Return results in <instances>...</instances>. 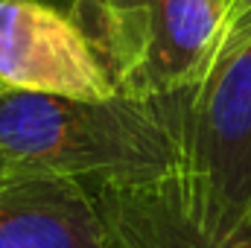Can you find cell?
<instances>
[{"label":"cell","instance_id":"8992f818","mask_svg":"<svg viewBox=\"0 0 251 248\" xmlns=\"http://www.w3.org/2000/svg\"><path fill=\"white\" fill-rule=\"evenodd\" d=\"M0 248H117L100 198L73 178L12 173L0 184Z\"/></svg>","mask_w":251,"mask_h":248},{"label":"cell","instance_id":"7a4b0ae2","mask_svg":"<svg viewBox=\"0 0 251 248\" xmlns=\"http://www.w3.org/2000/svg\"><path fill=\"white\" fill-rule=\"evenodd\" d=\"M123 97H164L199 85L213 67L228 0H67Z\"/></svg>","mask_w":251,"mask_h":248},{"label":"cell","instance_id":"3957f363","mask_svg":"<svg viewBox=\"0 0 251 248\" xmlns=\"http://www.w3.org/2000/svg\"><path fill=\"white\" fill-rule=\"evenodd\" d=\"M181 170L225 213L251 216V41L187 91Z\"/></svg>","mask_w":251,"mask_h":248},{"label":"cell","instance_id":"ba28073f","mask_svg":"<svg viewBox=\"0 0 251 248\" xmlns=\"http://www.w3.org/2000/svg\"><path fill=\"white\" fill-rule=\"evenodd\" d=\"M9 175H12V170H9V164H6V161L0 158V184H3V181H6Z\"/></svg>","mask_w":251,"mask_h":248},{"label":"cell","instance_id":"30bf717a","mask_svg":"<svg viewBox=\"0 0 251 248\" xmlns=\"http://www.w3.org/2000/svg\"><path fill=\"white\" fill-rule=\"evenodd\" d=\"M249 222H251V216H249Z\"/></svg>","mask_w":251,"mask_h":248},{"label":"cell","instance_id":"6da1fadb","mask_svg":"<svg viewBox=\"0 0 251 248\" xmlns=\"http://www.w3.org/2000/svg\"><path fill=\"white\" fill-rule=\"evenodd\" d=\"M187 91L70 99L0 88V158L12 173L73 178L94 193L181 170Z\"/></svg>","mask_w":251,"mask_h":248},{"label":"cell","instance_id":"5b68a950","mask_svg":"<svg viewBox=\"0 0 251 248\" xmlns=\"http://www.w3.org/2000/svg\"><path fill=\"white\" fill-rule=\"evenodd\" d=\"M117 248H251V222L225 213L184 170L97 193Z\"/></svg>","mask_w":251,"mask_h":248},{"label":"cell","instance_id":"277c9868","mask_svg":"<svg viewBox=\"0 0 251 248\" xmlns=\"http://www.w3.org/2000/svg\"><path fill=\"white\" fill-rule=\"evenodd\" d=\"M0 88L70 99L117 97L85 29L50 0H0Z\"/></svg>","mask_w":251,"mask_h":248},{"label":"cell","instance_id":"52a82bcc","mask_svg":"<svg viewBox=\"0 0 251 248\" xmlns=\"http://www.w3.org/2000/svg\"><path fill=\"white\" fill-rule=\"evenodd\" d=\"M246 41H251V0H234L231 9H228V24H225V35H222L219 56L231 53L234 47H240Z\"/></svg>","mask_w":251,"mask_h":248},{"label":"cell","instance_id":"9c48e42d","mask_svg":"<svg viewBox=\"0 0 251 248\" xmlns=\"http://www.w3.org/2000/svg\"><path fill=\"white\" fill-rule=\"evenodd\" d=\"M228 3H234V0H228Z\"/></svg>","mask_w":251,"mask_h":248}]
</instances>
